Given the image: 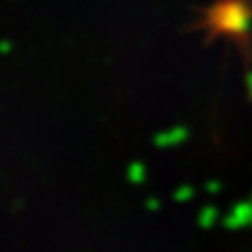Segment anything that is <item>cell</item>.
<instances>
[{"mask_svg":"<svg viewBox=\"0 0 252 252\" xmlns=\"http://www.w3.org/2000/svg\"><path fill=\"white\" fill-rule=\"evenodd\" d=\"M193 30L207 42L232 44L246 64L252 62V0H211L199 8Z\"/></svg>","mask_w":252,"mask_h":252,"instance_id":"1","label":"cell"}]
</instances>
